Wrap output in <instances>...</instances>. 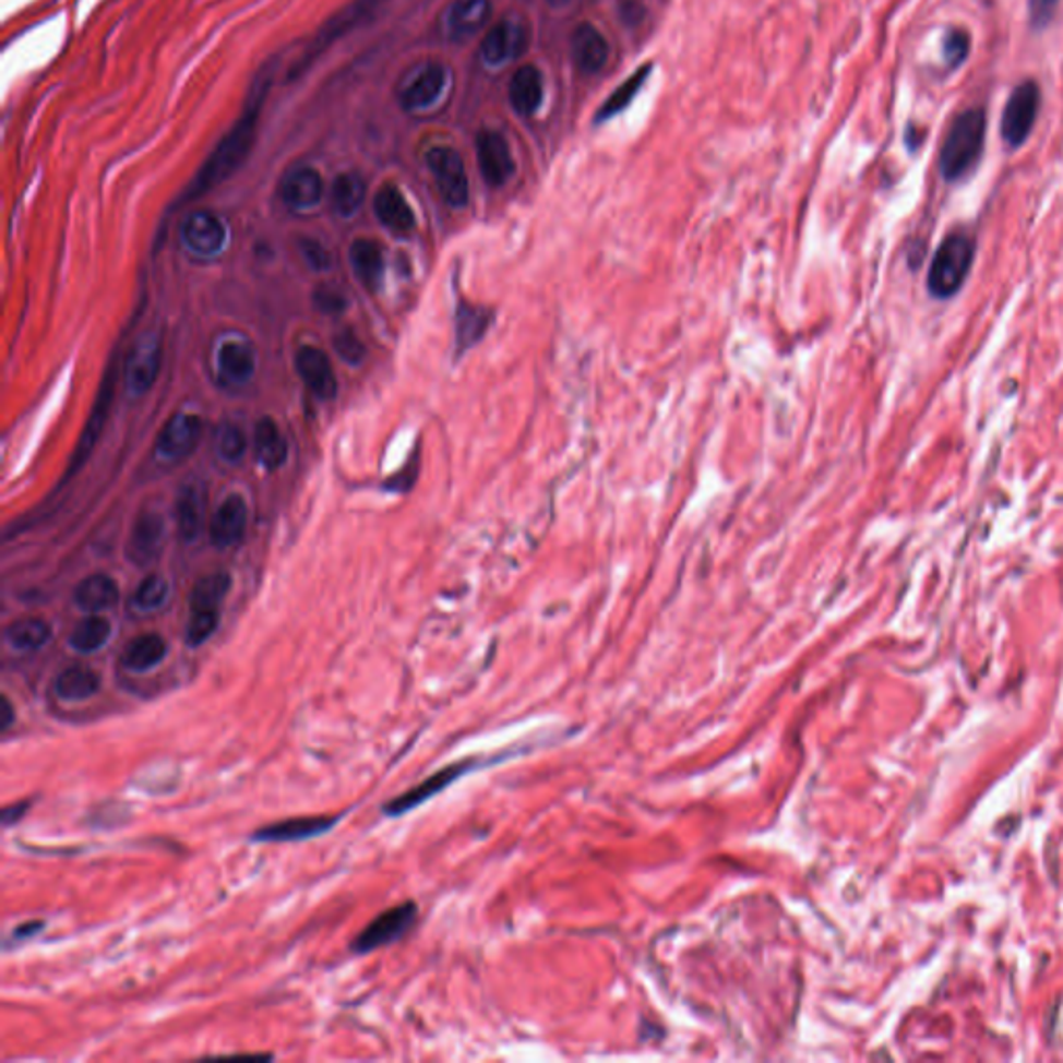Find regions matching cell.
Instances as JSON below:
<instances>
[{
    "label": "cell",
    "mask_w": 1063,
    "mask_h": 1063,
    "mask_svg": "<svg viewBox=\"0 0 1063 1063\" xmlns=\"http://www.w3.org/2000/svg\"><path fill=\"white\" fill-rule=\"evenodd\" d=\"M271 84H273V67L262 69L260 75L255 77L243 112L235 121L234 128L229 129L227 135L218 142V146L208 156V160L202 165V169L198 170L195 179L190 183L188 192L183 195V202H192L195 198L211 192L216 186H220L250 156L252 146H254L260 110H262V105L268 96Z\"/></svg>",
    "instance_id": "1"
},
{
    "label": "cell",
    "mask_w": 1063,
    "mask_h": 1063,
    "mask_svg": "<svg viewBox=\"0 0 1063 1063\" xmlns=\"http://www.w3.org/2000/svg\"><path fill=\"white\" fill-rule=\"evenodd\" d=\"M987 140V112L966 108L949 123L939 152V169L945 181L957 183L979 167Z\"/></svg>",
    "instance_id": "2"
},
{
    "label": "cell",
    "mask_w": 1063,
    "mask_h": 1063,
    "mask_svg": "<svg viewBox=\"0 0 1063 1063\" xmlns=\"http://www.w3.org/2000/svg\"><path fill=\"white\" fill-rule=\"evenodd\" d=\"M975 252V237L964 229L952 231L941 241L927 278V287L933 298L947 299L956 296L972 268Z\"/></svg>",
    "instance_id": "3"
},
{
    "label": "cell",
    "mask_w": 1063,
    "mask_h": 1063,
    "mask_svg": "<svg viewBox=\"0 0 1063 1063\" xmlns=\"http://www.w3.org/2000/svg\"><path fill=\"white\" fill-rule=\"evenodd\" d=\"M1041 87L1035 80H1026L1014 87L1001 112V140L1010 150L1026 144L1037 126L1041 110Z\"/></svg>",
    "instance_id": "4"
},
{
    "label": "cell",
    "mask_w": 1063,
    "mask_h": 1063,
    "mask_svg": "<svg viewBox=\"0 0 1063 1063\" xmlns=\"http://www.w3.org/2000/svg\"><path fill=\"white\" fill-rule=\"evenodd\" d=\"M416 920H418V906L414 901L393 906L377 916L362 933L354 939L351 952L363 956L386 945H393L407 935V931L416 924Z\"/></svg>",
    "instance_id": "5"
},
{
    "label": "cell",
    "mask_w": 1063,
    "mask_h": 1063,
    "mask_svg": "<svg viewBox=\"0 0 1063 1063\" xmlns=\"http://www.w3.org/2000/svg\"><path fill=\"white\" fill-rule=\"evenodd\" d=\"M426 165L449 206L464 208L469 200V183L462 154L449 146H437L428 150Z\"/></svg>",
    "instance_id": "6"
},
{
    "label": "cell",
    "mask_w": 1063,
    "mask_h": 1063,
    "mask_svg": "<svg viewBox=\"0 0 1063 1063\" xmlns=\"http://www.w3.org/2000/svg\"><path fill=\"white\" fill-rule=\"evenodd\" d=\"M383 0H354L351 4H347L341 13L333 15L329 22L322 25L319 34L314 36L312 44L306 48L303 57L299 59L296 67L291 69V77L296 75H301L310 63L314 59H319L320 55L331 46V44L337 43L341 36H345L351 27H356L358 23L362 22L363 17H368Z\"/></svg>",
    "instance_id": "7"
},
{
    "label": "cell",
    "mask_w": 1063,
    "mask_h": 1063,
    "mask_svg": "<svg viewBox=\"0 0 1063 1063\" xmlns=\"http://www.w3.org/2000/svg\"><path fill=\"white\" fill-rule=\"evenodd\" d=\"M343 814L337 816H294L277 821L271 825H264L252 833L254 844H296V841H308L320 837L324 833L339 825Z\"/></svg>",
    "instance_id": "8"
},
{
    "label": "cell",
    "mask_w": 1063,
    "mask_h": 1063,
    "mask_svg": "<svg viewBox=\"0 0 1063 1063\" xmlns=\"http://www.w3.org/2000/svg\"><path fill=\"white\" fill-rule=\"evenodd\" d=\"M447 69L443 64H425L402 87L399 103L407 112L428 110L443 98V94L447 89Z\"/></svg>",
    "instance_id": "9"
},
{
    "label": "cell",
    "mask_w": 1063,
    "mask_h": 1063,
    "mask_svg": "<svg viewBox=\"0 0 1063 1063\" xmlns=\"http://www.w3.org/2000/svg\"><path fill=\"white\" fill-rule=\"evenodd\" d=\"M469 768H471V763L464 761V763H453V765L437 771L434 775H430L428 779H425L420 786L411 787L409 791H405L402 796H397V798H393V800H389L386 804H383V809L381 810H383L384 816H389V819L404 816L409 810L422 807L430 798H434L445 787L451 786L453 781H457L462 775H466Z\"/></svg>",
    "instance_id": "10"
},
{
    "label": "cell",
    "mask_w": 1063,
    "mask_h": 1063,
    "mask_svg": "<svg viewBox=\"0 0 1063 1063\" xmlns=\"http://www.w3.org/2000/svg\"><path fill=\"white\" fill-rule=\"evenodd\" d=\"M478 167L490 188H501L515 172V160L507 140L497 131H480L476 138Z\"/></svg>",
    "instance_id": "11"
},
{
    "label": "cell",
    "mask_w": 1063,
    "mask_h": 1063,
    "mask_svg": "<svg viewBox=\"0 0 1063 1063\" xmlns=\"http://www.w3.org/2000/svg\"><path fill=\"white\" fill-rule=\"evenodd\" d=\"M165 534L167 526L160 513L146 511L142 513L129 534L128 559L138 568H148L158 559V554L165 547Z\"/></svg>",
    "instance_id": "12"
},
{
    "label": "cell",
    "mask_w": 1063,
    "mask_h": 1063,
    "mask_svg": "<svg viewBox=\"0 0 1063 1063\" xmlns=\"http://www.w3.org/2000/svg\"><path fill=\"white\" fill-rule=\"evenodd\" d=\"M528 34L515 22H499L492 25L480 44V59L487 67H503L526 52Z\"/></svg>",
    "instance_id": "13"
},
{
    "label": "cell",
    "mask_w": 1063,
    "mask_h": 1063,
    "mask_svg": "<svg viewBox=\"0 0 1063 1063\" xmlns=\"http://www.w3.org/2000/svg\"><path fill=\"white\" fill-rule=\"evenodd\" d=\"M163 362V345L152 335L135 343L126 363V386L133 395H144L156 383Z\"/></svg>",
    "instance_id": "14"
},
{
    "label": "cell",
    "mask_w": 1063,
    "mask_h": 1063,
    "mask_svg": "<svg viewBox=\"0 0 1063 1063\" xmlns=\"http://www.w3.org/2000/svg\"><path fill=\"white\" fill-rule=\"evenodd\" d=\"M202 420L195 414H177L163 428L156 441V455L167 462H179L198 447Z\"/></svg>",
    "instance_id": "15"
},
{
    "label": "cell",
    "mask_w": 1063,
    "mask_h": 1063,
    "mask_svg": "<svg viewBox=\"0 0 1063 1063\" xmlns=\"http://www.w3.org/2000/svg\"><path fill=\"white\" fill-rule=\"evenodd\" d=\"M296 368L299 379L314 397H319L320 402L335 399L337 379L329 356L322 349L314 345H301L296 354Z\"/></svg>",
    "instance_id": "16"
},
{
    "label": "cell",
    "mask_w": 1063,
    "mask_h": 1063,
    "mask_svg": "<svg viewBox=\"0 0 1063 1063\" xmlns=\"http://www.w3.org/2000/svg\"><path fill=\"white\" fill-rule=\"evenodd\" d=\"M181 237L190 252L202 258H211L223 252L227 243V227L216 214L200 211L186 218L181 227Z\"/></svg>",
    "instance_id": "17"
},
{
    "label": "cell",
    "mask_w": 1063,
    "mask_h": 1063,
    "mask_svg": "<svg viewBox=\"0 0 1063 1063\" xmlns=\"http://www.w3.org/2000/svg\"><path fill=\"white\" fill-rule=\"evenodd\" d=\"M324 193V181L312 167L289 170L280 183V198L291 211H312Z\"/></svg>",
    "instance_id": "18"
},
{
    "label": "cell",
    "mask_w": 1063,
    "mask_h": 1063,
    "mask_svg": "<svg viewBox=\"0 0 1063 1063\" xmlns=\"http://www.w3.org/2000/svg\"><path fill=\"white\" fill-rule=\"evenodd\" d=\"M248 526V503L241 494L227 497L211 522V540L214 547L227 549L239 542Z\"/></svg>",
    "instance_id": "19"
},
{
    "label": "cell",
    "mask_w": 1063,
    "mask_h": 1063,
    "mask_svg": "<svg viewBox=\"0 0 1063 1063\" xmlns=\"http://www.w3.org/2000/svg\"><path fill=\"white\" fill-rule=\"evenodd\" d=\"M492 15V2L490 0H455L449 7L445 27L451 40H468L476 36Z\"/></svg>",
    "instance_id": "20"
},
{
    "label": "cell",
    "mask_w": 1063,
    "mask_h": 1063,
    "mask_svg": "<svg viewBox=\"0 0 1063 1063\" xmlns=\"http://www.w3.org/2000/svg\"><path fill=\"white\" fill-rule=\"evenodd\" d=\"M572 59L586 75L598 73L607 63L609 44L593 23H580L572 32Z\"/></svg>",
    "instance_id": "21"
},
{
    "label": "cell",
    "mask_w": 1063,
    "mask_h": 1063,
    "mask_svg": "<svg viewBox=\"0 0 1063 1063\" xmlns=\"http://www.w3.org/2000/svg\"><path fill=\"white\" fill-rule=\"evenodd\" d=\"M374 214L381 220V225L393 234L405 235L414 231L416 227V216L411 206L407 204L404 193L399 188L386 183L377 195H374Z\"/></svg>",
    "instance_id": "22"
},
{
    "label": "cell",
    "mask_w": 1063,
    "mask_h": 1063,
    "mask_svg": "<svg viewBox=\"0 0 1063 1063\" xmlns=\"http://www.w3.org/2000/svg\"><path fill=\"white\" fill-rule=\"evenodd\" d=\"M218 374L227 384H246L255 372L254 349L246 341H225L216 354Z\"/></svg>",
    "instance_id": "23"
},
{
    "label": "cell",
    "mask_w": 1063,
    "mask_h": 1063,
    "mask_svg": "<svg viewBox=\"0 0 1063 1063\" xmlns=\"http://www.w3.org/2000/svg\"><path fill=\"white\" fill-rule=\"evenodd\" d=\"M204 517H206V492L195 485H188L179 490L175 503V519H177V532L181 540L193 542L204 530Z\"/></svg>",
    "instance_id": "24"
},
{
    "label": "cell",
    "mask_w": 1063,
    "mask_h": 1063,
    "mask_svg": "<svg viewBox=\"0 0 1063 1063\" xmlns=\"http://www.w3.org/2000/svg\"><path fill=\"white\" fill-rule=\"evenodd\" d=\"M112 374H115V372H108V377L105 379V383H103V391H100V395H98V404H96L94 411H92V416H89V420H87L84 434H82V439H80V445H77L75 453H73L71 466H69V469H67V474H69V476H73V474H75V469L80 468L82 464H85V459L89 457L92 449L96 447V441L100 439V432H103L105 422H107L108 407H110V402H112V391H115V389H112V381H115V377H112Z\"/></svg>",
    "instance_id": "25"
},
{
    "label": "cell",
    "mask_w": 1063,
    "mask_h": 1063,
    "mask_svg": "<svg viewBox=\"0 0 1063 1063\" xmlns=\"http://www.w3.org/2000/svg\"><path fill=\"white\" fill-rule=\"evenodd\" d=\"M542 75L534 64L519 67L510 84V103L513 110L522 117H530L542 105Z\"/></svg>",
    "instance_id": "26"
},
{
    "label": "cell",
    "mask_w": 1063,
    "mask_h": 1063,
    "mask_svg": "<svg viewBox=\"0 0 1063 1063\" xmlns=\"http://www.w3.org/2000/svg\"><path fill=\"white\" fill-rule=\"evenodd\" d=\"M73 600L84 613H103L117 605L119 586L110 575H87L77 584Z\"/></svg>",
    "instance_id": "27"
},
{
    "label": "cell",
    "mask_w": 1063,
    "mask_h": 1063,
    "mask_svg": "<svg viewBox=\"0 0 1063 1063\" xmlns=\"http://www.w3.org/2000/svg\"><path fill=\"white\" fill-rule=\"evenodd\" d=\"M167 653L169 646L160 634H142L126 646L121 655V665L131 673H148L167 659Z\"/></svg>",
    "instance_id": "28"
},
{
    "label": "cell",
    "mask_w": 1063,
    "mask_h": 1063,
    "mask_svg": "<svg viewBox=\"0 0 1063 1063\" xmlns=\"http://www.w3.org/2000/svg\"><path fill=\"white\" fill-rule=\"evenodd\" d=\"M103 688L100 676L85 665H73L63 669L55 680V694L63 702H84L96 696Z\"/></svg>",
    "instance_id": "29"
},
{
    "label": "cell",
    "mask_w": 1063,
    "mask_h": 1063,
    "mask_svg": "<svg viewBox=\"0 0 1063 1063\" xmlns=\"http://www.w3.org/2000/svg\"><path fill=\"white\" fill-rule=\"evenodd\" d=\"M349 260L354 273L368 291H377L383 283L384 254L381 246L372 239H356L349 248Z\"/></svg>",
    "instance_id": "30"
},
{
    "label": "cell",
    "mask_w": 1063,
    "mask_h": 1063,
    "mask_svg": "<svg viewBox=\"0 0 1063 1063\" xmlns=\"http://www.w3.org/2000/svg\"><path fill=\"white\" fill-rule=\"evenodd\" d=\"M255 457L260 466L277 471L287 462V441L273 418H262L254 430Z\"/></svg>",
    "instance_id": "31"
},
{
    "label": "cell",
    "mask_w": 1063,
    "mask_h": 1063,
    "mask_svg": "<svg viewBox=\"0 0 1063 1063\" xmlns=\"http://www.w3.org/2000/svg\"><path fill=\"white\" fill-rule=\"evenodd\" d=\"M112 636V623L100 613H89L69 634V648L77 655H94L103 650Z\"/></svg>",
    "instance_id": "32"
},
{
    "label": "cell",
    "mask_w": 1063,
    "mask_h": 1063,
    "mask_svg": "<svg viewBox=\"0 0 1063 1063\" xmlns=\"http://www.w3.org/2000/svg\"><path fill=\"white\" fill-rule=\"evenodd\" d=\"M52 638V628L40 619V617H23L13 621L7 632L4 640L7 644L17 650V653H34L40 650Z\"/></svg>",
    "instance_id": "33"
},
{
    "label": "cell",
    "mask_w": 1063,
    "mask_h": 1063,
    "mask_svg": "<svg viewBox=\"0 0 1063 1063\" xmlns=\"http://www.w3.org/2000/svg\"><path fill=\"white\" fill-rule=\"evenodd\" d=\"M492 312L487 308L459 303L457 316H455V341H457V351L464 354L469 347H474L478 341L482 339L489 331Z\"/></svg>",
    "instance_id": "34"
},
{
    "label": "cell",
    "mask_w": 1063,
    "mask_h": 1063,
    "mask_svg": "<svg viewBox=\"0 0 1063 1063\" xmlns=\"http://www.w3.org/2000/svg\"><path fill=\"white\" fill-rule=\"evenodd\" d=\"M366 198V181L358 172H341L331 188V206L339 216H354Z\"/></svg>",
    "instance_id": "35"
},
{
    "label": "cell",
    "mask_w": 1063,
    "mask_h": 1063,
    "mask_svg": "<svg viewBox=\"0 0 1063 1063\" xmlns=\"http://www.w3.org/2000/svg\"><path fill=\"white\" fill-rule=\"evenodd\" d=\"M231 590V575L225 572L206 575L193 586L190 596L192 611H220L223 600Z\"/></svg>",
    "instance_id": "36"
},
{
    "label": "cell",
    "mask_w": 1063,
    "mask_h": 1063,
    "mask_svg": "<svg viewBox=\"0 0 1063 1063\" xmlns=\"http://www.w3.org/2000/svg\"><path fill=\"white\" fill-rule=\"evenodd\" d=\"M650 71H653V67L650 64H644V67H640L638 71L632 77H628L623 84L619 85L616 92L605 100V105L600 107V110L596 112V123H602L607 119H613L621 110L630 107L632 100L636 98L640 87L648 80Z\"/></svg>",
    "instance_id": "37"
},
{
    "label": "cell",
    "mask_w": 1063,
    "mask_h": 1063,
    "mask_svg": "<svg viewBox=\"0 0 1063 1063\" xmlns=\"http://www.w3.org/2000/svg\"><path fill=\"white\" fill-rule=\"evenodd\" d=\"M169 598V582L163 575L152 574L135 588L131 596V607L140 613L160 609Z\"/></svg>",
    "instance_id": "38"
},
{
    "label": "cell",
    "mask_w": 1063,
    "mask_h": 1063,
    "mask_svg": "<svg viewBox=\"0 0 1063 1063\" xmlns=\"http://www.w3.org/2000/svg\"><path fill=\"white\" fill-rule=\"evenodd\" d=\"M220 623V611H192L186 625V644L190 648H200L213 638L214 632Z\"/></svg>",
    "instance_id": "39"
},
{
    "label": "cell",
    "mask_w": 1063,
    "mask_h": 1063,
    "mask_svg": "<svg viewBox=\"0 0 1063 1063\" xmlns=\"http://www.w3.org/2000/svg\"><path fill=\"white\" fill-rule=\"evenodd\" d=\"M970 46H972V38L968 34V29H962V27L949 29V34L943 40V57H945L947 67L957 69L959 64L966 63V59L970 55Z\"/></svg>",
    "instance_id": "40"
},
{
    "label": "cell",
    "mask_w": 1063,
    "mask_h": 1063,
    "mask_svg": "<svg viewBox=\"0 0 1063 1063\" xmlns=\"http://www.w3.org/2000/svg\"><path fill=\"white\" fill-rule=\"evenodd\" d=\"M216 449L225 462H239L248 449V439L241 428L234 425L225 426L218 434Z\"/></svg>",
    "instance_id": "41"
},
{
    "label": "cell",
    "mask_w": 1063,
    "mask_h": 1063,
    "mask_svg": "<svg viewBox=\"0 0 1063 1063\" xmlns=\"http://www.w3.org/2000/svg\"><path fill=\"white\" fill-rule=\"evenodd\" d=\"M335 351L343 362L351 363V366L362 362L363 356H366L362 341L351 329L341 331L339 335L335 337Z\"/></svg>",
    "instance_id": "42"
},
{
    "label": "cell",
    "mask_w": 1063,
    "mask_h": 1063,
    "mask_svg": "<svg viewBox=\"0 0 1063 1063\" xmlns=\"http://www.w3.org/2000/svg\"><path fill=\"white\" fill-rule=\"evenodd\" d=\"M314 308L322 312V314H329V316H337V314H343L347 310V299L345 296L333 289V287H326V285H320L314 289Z\"/></svg>",
    "instance_id": "43"
},
{
    "label": "cell",
    "mask_w": 1063,
    "mask_h": 1063,
    "mask_svg": "<svg viewBox=\"0 0 1063 1063\" xmlns=\"http://www.w3.org/2000/svg\"><path fill=\"white\" fill-rule=\"evenodd\" d=\"M1062 0H1028V22L1035 32H1041L1053 22Z\"/></svg>",
    "instance_id": "44"
},
{
    "label": "cell",
    "mask_w": 1063,
    "mask_h": 1063,
    "mask_svg": "<svg viewBox=\"0 0 1063 1063\" xmlns=\"http://www.w3.org/2000/svg\"><path fill=\"white\" fill-rule=\"evenodd\" d=\"M299 252L303 255V260L308 262L310 268L314 271H326L331 266V255L326 252V248L316 241V239H301L299 241Z\"/></svg>",
    "instance_id": "45"
},
{
    "label": "cell",
    "mask_w": 1063,
    "mask_h": 1063,
    "mask_svg": "<svg viewBox=\"0 0 1063 1063\" xmlns=\"http://www.w3.org/2000/svg\"><path fill=\"white\" fill-rule=\"evenodd\" d=\"M29 807H32V800H23V802H15V804H11V807L2 809V812H0L2 827H7V829H9V827H13L15 823H20L23 816H25V812H27Z\"/></svg>",
    "instance_id": "46"
},
{
    "label": "cell",
    "mask_w": 1063,
    "mask_h": 1063,
    "mask_svg": "<svg viewBox=\"0 0 1063 1063\" xmlns=\"http://www.w3.org/2000/svg\"><path fill=\"white\" fill-rule=\"evenodd\" d=\"M43 927V920H32V922H25V924H22V927H17V929L13 931V936H15V939H29V936L38 935Z\"/></svg>",
    "instance_id": "47"
},
{
    "label": "cell",
    "mask_w": 1063,
    "mask_h": 1063,
    "mask_svg": "<svg viewBox=\"0 0 1063 1063\" xmlns=\"http://www.w3.org/2000/svg\"><path fill=\"white\" fill-rule=\"evenodd\" d=\"M13 721H15L13 702L9 701V696H2V724H0V729L7 731L13 725Z\"/></svg>",
    "instance_id": "48"
},
{
    "label": "cell",
    "mask_w": 1063,
    "mask_h": 1063,
    "mask_svg": "<svg viewBox=\"0 0 1063 1063\" xmlns=\"http://www.w3.org/2000/svg\"><path fill=\"white\" fill-rule=\"evenodd\" d=\"M570 2H572V0H549V4H553V7H565V4H570Z\"/></svg>",
    "instance_id": "49"
}]
</instances>
